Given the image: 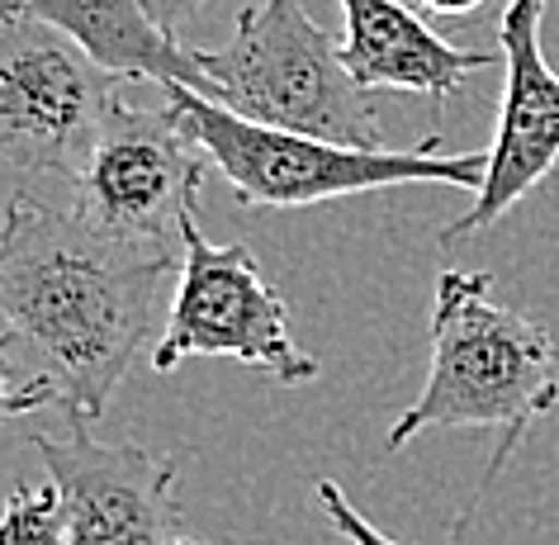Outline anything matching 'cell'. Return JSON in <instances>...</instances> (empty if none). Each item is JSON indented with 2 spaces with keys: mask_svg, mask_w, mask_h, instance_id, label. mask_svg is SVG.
<instances>
[{
  "mask_svg": "<svg viewBox=\"0 0 559 545\" xmlns=\"http://www.w3.org/2000/svg\"><path fill=\"white\" fill-rule=\"evenodd\" d=\"M166 100L180 109L190 138L209 152V162L247 209H309L389 186L479 190L488 171V152H441V138H423L408 152L352 147L332 138L265 129L186 86H166Z\"/></svg>",
  "mask_w": 559,
  "mask_h": 545,
  "instance_id": "3",
  "label": "cell"
},
{
  "mask_svg": "<svg viewBox=\"0 0 559 545\" xmlns=\"http://www.w3.org/2000/svg\"><path fill=\"white\" fill-rule=\"evenodd\" d=\"M550 0H508L498 15V52H502V105L488 147L484 186L474 190L469 214L441 228V247L474 237L522 204L559 162V72L540 52V24Z\"/></svg>",
  "mask_w": 559,
  "mask_h": 545,
  "instance_id": "9",
  "label": "cell"
},
{
  "mask_svg": "<svg viewBox=\"0 0 559 545\" xmlns=\"http://www.w3.org/2000/svg\"><path fill=\"white\" fill-rule=\"evenodd\" d=\"M119 81L123 76L105 72L58 24L0 0V157L5 162L76 180L119 100Z\"/></svg>",
  "mask_w": 559,
  "mask_h": 545,
  "instance_id": "5",
  "label": "cell"
},
{
  "mask_svg": "<svg viewBox=\"0 0 559 545\" xmlns=\"http://www.w3.org/2000/svg\"><path fill=\"white\" fill-rule=\"evenodd\" d=\"M176 265L162 247L95 233L76 214L15 194L0 218V318L48 356L72 423L105 417L157 332V289Z\"/></svg>",
  "mask_w": 559,
  "mask_h": 545,
  "instance_id": "1",
  "label": "cell"
},
{
  "mask_svg": "<svg viewBox=\"0 0 559 545\" xmlns=\"http://www.w3.org/2000/svg\"><path fill=\"white\" fill-rule=\"evenodd\" d=\"M223 109L265 129L384 147L374 91L346 72L342 38L318 29L299 0H257L237 15L223 48L204 52Z\"/></svg>",
  "mask_w": 559,
  "mask_h": 545,
  "instance_id": "4",
  "label": "cell"
},
{
  "mask_svg": "<svg viewBox=\"0 0 559 545\" xmlns=\"http://www.w3.org/2000/svg\"><path fill=\"white\" fill-rule=\"evenodd\" d=\"M143 5H147V15L157 20L166 34H180V29H186V24L209 5V0H143Z\"/></svg>",
  "mask_w": 559,
  "mask_h": 545,
  "instance_id": "15",
  "label": "cell"
},
{
  "mask_svg": "<svg viewBox=\"0 0 559 545\" xmlns=\"http://www.w3.org/2000/svg\"><path fill=\"white\" fill-rule=\"evenodd\" d=\"M10 342H15V332L0 337V423H10V417H20V413H34V408H44L48 399H58V380H52V375H38L29 384L10 380V360H5Z\"/></svg>",
  "mask_w": 559,
  "mask_h": 545,
  "instance_id": "14",
  "label": "cell"
},
{
  "mask_svg": "<svg viewBox=\"0 0 559 545\" xmlns=\"http://www.w3.org/2000/svg\"><path fill=\"white\" fill-rule=\"evenodd\" d=\"M417 5L431 10V15H441V20H460V15H474L484 0H417Z\"/></svg>",
  "mask_w": 559,
  "mask_h": 545,
  "instance_id": "16",
  "label": "cell"
},
{
  "mask_svg": "<svg viewBox=\"0 0 559 545\" xmlns=\"http://www.w3.org/2000/svg\"><path fill=\"white\" fill-rule=\"evenodd\" d=\"M34 10L38 20L58 24L76 38L105 72L129 81H157V86H186L204 100H218L214 76L204 72V52L186 48L147 15L143 0H10Z\"/></svg>",
  "mask_w": 559,
  "mask_h": 545,
  "instance_id": "11",
  "label": "cell"
},
{
  "mask_svg": "<svg viewBox=\"0 0 559 545\" xmlns=\"http://www.w3.org/2000/svg\"><path fill=\"white\" fill-rule=\"evenodd\" d=\"M342 62L366 91H408L441 105L474 72L502 67V52L451 44L403 0H342Z\"/></svg>",
  "mask_w": 559,
  "mask_h": 545,
  "instance_id": "10",
  "label": "cell"
},
{
  "mask_svg": "<svg viewBox=\"0 0 559 545\" xmlns=\"http://www.w3.org/2000/svg\"><path fill=\"white\" fill-rule=\"evenodd\" d=\"M200 214L180 228V285L157 346L152 370H176L190 356H233L251 370L275 375L280 384L318 380V360L289 332V304L265 281L261 261L247 242H209L200 233Z\"/></svg>",
  "mask_w": 559,
  "mask_h": 545,
  "instance_id": "6",
  "label": "cell"
},
{
  "mask_svg": "<svg viewBox=\"0 0 559 545\" xmlns=\"http://www.w3.org/2000/svg\"><path fill=\"white\" fill-rule=\"evenodd\" d=\"M0 545H67V512L58 484L15 488L0 508Z\"/></svg>",
  "mask_w": 559,
  "mask_h": 545,
  "instance_id": "12",
  "label": "cell"
},
{
  "mask_svg": "<svg viewBox=\"0 0 559 545\" xmlns=\"http://www.w3.org/2000/svg\"><path fill=\"white\" fill-rule=\"evenodd\" d=\"M62 494L67 545H204L180 531L176 465L143 446H105L86 423L67 437L29 431Z\"/></svg>",
  "mask_w": 559,
  "mask_h": 545,
  "instance_id": "8",
  "label": "cell"
},
{
  "mask_svg": "<svg viewBox=\"0 0 559 545\" xmlns=\"http://www.w3.org/2000/svg\"><path fill=\"white\" fill-rule=\"evenodd\" d=\"M559 408V356L540 323L493 299V275L441 271L431 304V370L413 408L389 427V451H403L431 427H498V451L484 484L498 479L516 441Z\"/></svg>",
  "mask_w": 559,
  "mask_h": 545,
  "instance_id": "2",
  "label": "cell"
},
{
  "mask_svg": "<svg viewBox=\"0 0 559 545\" xmlns=\"http://www.w3.org/2000/svg\"><path fill=\"white\" fill-rule=\"evenodd\" d=\"M204 162L209 152L171 100L157 109L115 100L86 171L72 180V214L119 242L171 251V237L200 214Z\"/></svg>",
  "mask_w": 559,
  "mask_h": 545,
  "instance_id": "7",
  "label": "cell"
},
{
  "mask_svg": "<svg viewBox=\"0 0 559 545\" xmlns=\"http://www.w3.org/2000/svg\"><path fill=\"white\" fill-rule=\"evenodd\" d=\"M318 508H323V517L332 522V531H342V536L352 541V545H399V541H389L374 522H366V517L356 512V502L342 494V484H332V479L318 484Z\"/></svg>",
  "mask_w": 559,
  "mask_h": 545,
  "instance_id": "13",
  "label": "cell"
}]
</instances>
